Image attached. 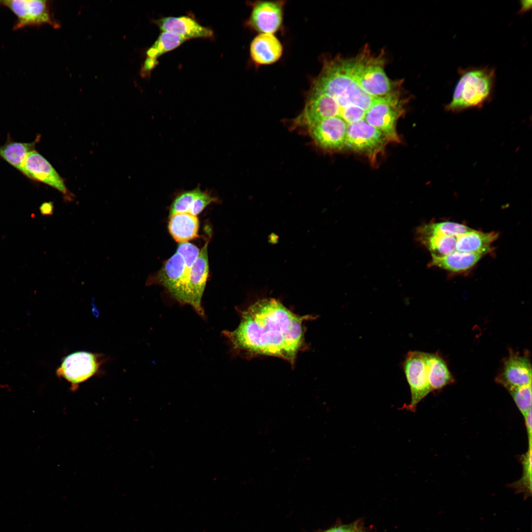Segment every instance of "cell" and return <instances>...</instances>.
I'll return each mask as SVG.
<instances>
[{"label":"cell","mask_w":532,"mask_h":532,"mask_svg":"<svg viewBox=\"0 0 532 532\" xmlns=\"http://www.w3.org/2000/svg\"><path fill=\"white\" fill-rule=\"evenodd\" d=\"M239 312L237 327L223 332L234 352L277 357L295 363L297 354L305 347L303 322L311 316L297 315L269 298L259 299Z\"/></svg>","instance_id":"1"},{"label":"cell","mask_w":532,"mask_h":532,"mask_svg":"<svg viewBox=\"0 0 532 532\" xmlns=\"http://www.w3.org/2000/svg\"><path fill=\"white\" fill-rule=\"evenodd\" d=\"M498 237L495 232L484 233L472 229L457 237L455 251L464 253H476L490 250L491 244Z\"/></svg>","instance_id":"21"},{"label":"cell","mask_w":532,"mask_h":532,"mask_svg":"<svg viewBox=\"0 0 532 532\" xmlns=\"http://www.w3.org/2000/svg\"><path fill=\"white\" fill-rule=\"evenodd\" d=\"M185 40V39L177 34L163 32L147 50L146 55L149 58L157 59L166 52L178 47Z\"/></svg>","instance_id":"25"},{"label":"cell","mask_w":532,"mask_h":532,"mask_svg":"<svg viewBox=\"0 0 532 532\" xmlns=\"http://www.w3.org/2000/svg\"><path fill=\"white\" fill-rule=\"evenodd\" d=\"M199 228L198 218L190 213H179L170 216L168 230L174 239L179 243L198 237Z\"/></svg>","instance_id":"19"},{"label":"cell","mask_w":532,"mask_h":532,"mask_svg":"<svg viewBox=\"0 0 532 532\" xmlns=\"http://www.w3.org/2000/svg\"><path fill=\"white\" fill-rule=\"evenodd\" d=\"M419 240L431 252L432 257H442L455 251L457 237L451 235H419Z\"/></svg>","instance_id":"23"},{"label":"cell","mask_w":532,"mask_h":532,"mask_svg":"<svg viewBox=\"0 0 532 532\" xmlns=\"http://www.w3.org/2000/svg\"><path fill=\"white\" fill-rule=\"evenodd\" d=\"M283 46L272 33H260L252 40L250 54L253 62L258 65L276 62L282 55Z\"/></svg>","instance_id":"17"},{"label":"cell","mask_w":532,"mask_h":532,"mask_svg":"<svg viewBox=\"0 0 532 532\" xmlns=\"http://www.w3.org/2000/svg\"><path fill=\"white\" fill-rule=\"evenodd\" d=\"M402 101L398 91L376 98L366 111L365 120L381 131L389 141L398 142L396 125L402 114Z\"/></svg>","instance_id":"5"},{"label":"cell","mask_w":532,"mask_h":532,"mask_svg":"<svg viewBox=\"0 0 532 532\" xmlns=\"http://www.w3.org/2000/svg\"><path fill=\"white\" fill-rule=\"evenodd\" d=\"M495 82V70L489 67L464 70L455 88L451 101L446 110L458 112L481 107L492 94Z\"/></svg>","instance_id":"3"},{"label":"cell","mask_w":532,"mask_h":532,"mask_svg":"<svg viewBox=\"0 0 532 532\" xmlns=\"http://www.w3.org/2000/svg\"><path fill=\"white\" fill-rule=\"evenodd\" d=\"M217 200L216 198L209 193L201 192L194 200L189 211L190 214L197 216L200 214L207 205Z\"/></svg>","instance_id":"30"},{"label":"cell","mask_w":532,"mask_h":532,"mask_svg":"<svg viewBox=\"0 0 532 532\" xmlns=\"http://www.w3.org/2000/svg\"><path fill=\"white\" fill-rule=\"evenodd\" d=\"M161 31L177 34L186 40L213 35L210 28L203 27L189 16L166 17L154 21Z\"/></svg>","instance_id":"16"},{"label":"cell","mask_w":532,"mask_h":532,"mask_svg":"<svg viewBox=\"0 0 532 532\" xmlns=\"http://www.w3.org/2000/svg\"><path fill=\"white\" fill-rule=\"evenodd\" d=\"M314 532H366L362 521L357 520L349 524H337L325 530Z\"/></svg>","instance_id":"31"},{"label":"cell","mask_w":532,"mask_h":532,"mask_svg":"<svg viewBox=\"0 0 532 532\" xmlns=\"http://www.w3.org/2000/svg\"><path fill=\"white\" fill-rule=\"evenodd\" d=\"M31 180L47 184L64 195L66 201H71L73 196L66 189L63 179L56 170L35 149L30 152L20 171Z\"/></svg>","instance_id":"11"},{"label":"cell","mask_w":532,"mask_h":532,"mask_svg":"<svg viewBox=\"0 0 532 532\" xmlns=\"http://www.w3.org/2000/svg\"><path fill=\"white\" fill-rule=\"evenodd\" d=\"M468 227L458 223L444 221L426 224L418 229L419 235H451L455 237L471 230Z\"/></svg>","instance_id":"24"},{"label":"cell","mask_w":532,"mask_h":532,"mask_svg":"<svg viewBox=\"0 0 532 532\" xmlns=\"http://www.w3.org/2000/svg\"><path fill=\"white\" fill-rule=\"evenodd\" d=\"M389 141L379 130L365 119L348 124L346 147L373 158L383 150Z\"/></svg>","instance_id":"8"},{"label":"cell","mask_w":532,"mask_h":532,"mask_svg":"<svg viewBox=\"0 0 532 532\" xmlns=\"http://www.w3.org/2000/svg\"><path fill=\"white\" fill-rule=\"evenodd\" d=\"M529 1H522V8L521 11H524L528 10L529 7H531V2L529 3Z\"/></svg>","instance_id":"36"},{"label":"cell","mask_w":532,"mask_h":532,"mask_svg":"<svg viewBox=\"0 0 532 532\" xmlns=\"http://www.w3.org/2000/svg\"><path fill=\"white\" fill-rule=\"evenodd\" d=\"M158 64L156 59L148 57L144 61L141 67V75L145 76Z\"/></svg>","instance_id":"33"},{"label":"cell","mask_w":532,"mask_h":532,"mask_svg":"<svg viewBox=\"0 0 532 532\" xmlns=\"http://www.w3.org/2000/svg\"><path fill=\"white\" fill-rule=\"evenodd\" d=\"M207 241L202 247L189 275L188 292L189 304L201 316L204 315L201 299L209 273Z\"/></svg>","instance_id":"15"},{"label":"cell","mask_w":532,"mask_h":532,"mask_svg":"<svg viewBox=\"0 0 532 532\" xmlns=\"http://www.w3.org/2000/svg\"><path fill=\"white\" fill-rule=\"evenodd\" d=\"M284 5L283 0L255 2L252 5L248 25L260 33L273 34L282 24Z\"/></svg>","instance_id":"13"},{"label":"cell","mask_w":532,"mask_h":532,"mask_svg":"<svg viewBox=\"0 0 532 532\" xmlns=\"http://www.w3.org/2000/svg\"><path fill=\"white\" fill-rule=\"evenodd\" d=\"M348 70L368 94L375 97L385 96L394 90V83L387 76L382 59L367 54L345 59Z\"/></svg>","instance_id":"4"},{"label":"cell","mask_w":532,"mask_h":532,"mask_svg":"<svg viewBox=\"0 0 532 532\" xmlns=\"http://www.w3.org/2000/svg\"><path fill=\"white\" fill-rule=\"evenodd\" d=\"M403 367L411 395V403L407 407L414 411L417 404L432 391L428 378L425 352L409 351Z\"/></svg>","instance_id":"9"},{"label":"cell","mask_w":532,"mask_h":532,"mask_svg":"<svg viewBox=\"0 0 532 532\" xmlns=\"http://www.w3.org/2000/svg\"><path fill=\"white\" fill-rule=\"evenodd\" d=\"M102 360L99 354L86 351L74 352L64 358L56 374L69 382L75 390L98 372Z\"/></svg>","instance_id":"7"},{"label":"cell","mask_w":532,"mask_h":532,"mask_svg":"<svg viewBox=\"0 0 532 532\" xmlns=\"http://www.w3.org/2000/svg\"><path fill=\"white\" fill-rule=\"evenodd\" d=\"M176 252L183 258L185 266V272L188 279L191 269L198 258L200 250L189 242L179 243Z\"/></svg>","instance_id":"29"},{"label":"cell","mask_w":532,"mask_h":532,"mask_svg":"<svg viewBox=\"0 0 532 532\" xmlns=\"http://www.w3.org/2000/svg\"><path fill=\"white\" fill-rule=\"evenodd\" d=\"M311 88L332 97L340 109L354 105L366 111L376 98L361 88L349 73L345 59L339 58L325 64Z\"/></svg>","instance_id":"2"},{"label":"cell","mask_w":532,"mask_h":532,"mask_svg":"<svg viewBox=\"0 0 532 532\" xmlns=\"http://www.w3.org/2000/svg\"><path fill=\"white\" fill-rule=\"evenodd\" d=\"M528 437L529 447H532V410L524 417Z\"/></svg>","instance_id":"34"},{"label":"cell","mask_w":532,"mask_h":532,"mask_svg":"<svg viewBox=\"0 0 532 532\" xmlns=\"http://www.w3.org/2000/svg\"><path fill=\"white\" fill-rule=\"evenodd\" d=\"M523 472L522 477L513 483L510 486L517 493H523L525 499L532 495V448L522 457Z\"/></svg>","instance_id":"26"},{"label":"cell","mask_w":532,"mask_h":532,"mask_svg":"<svg viewBox=\"0 0 532 532\" xmlns=\"http://www.w3.org/2000/svg\"><path fill=\"white\" fill-rule=\"evenodd\" d=\"M40 138V135H37L33 142H19L14 141L8 133L5 143L0 146V157L20 171L27 155L35 150Z\"/></svg>","instance_id":"22"},{"label":"cell","mask_w":532,"mask_h":532,"mask_svg":"<svg viewBox=\"0 0 532 532\" xmlns=\"http://www.w3.org/2000/svg\"><path fill=\"white\" fill-rule=\"evenodd\" d=\"M41 214L44 216L52 215L53 214L54 206L52 201L43 203L39 207Z\"/></svg>","instance_id":"35"},{"label":"cell","mask_w":532,"mask_h":532,"mask_svg":"<svg viewBox=\"0 0 532 532\" xmlns=\"http://www.w3.org/2000/svg\"><path fill=\"white\" fill-rule=\"evenodd\" d=\"M156 279L179 302L189 304V279L184 260L177 252L166 262Z\"/></svg>","instance_id":"10"},{"label":"cell","mask_w":532,"mask_h":532,"mask_svg":"<svg viewBox=\"0 0 532 532\" xmlns=\"http://www.w3.org/2000/svg\"><path fill=\"white\" fill-rule=\"evenodd\" d=\"M508 392L524 417L532 410V384L513 389Z\"/></svg>","instance_id":"28"},{"label":"cell","mask_w":532,"mask_h":532,"mask_svg":"<svg viewBox=\"0 0 532 532\" xmlns=\"http://www.w3.org/2000/svg\"><path fill=\"white\" fill-rule=\"evenodd\" d=\"M486 250L476 253H464L456 251L442 257H432L430 265L451 272H462L473 266L490 252Z\"/></svg>","instance_id":"18"},{"label":"cell","mask_w":532,"mask_h":532,"mask_svg":"<svg viewBox=\"0 0 532 532\" xmlns=\"http://www.w3.org/2000/svg\"><path fill=\"white\" fill-rule=\"evenodd\" d=\"M201 192L200 189L198 187L179 194L170 206L169 215L179 213H189L194 200Z\"/></svg>","instance_id":"27"},{"label":"cell","mask_w":532,"mask_h":532,"mask_svg":"<svg viewBox=\"0 0 532 532\" xmlns=\"http://www.w3.org/2000/svg\"><path fill=\"white\" fill-rule=\"evenodd\" d=\"M0 6L10 10L16 16L13 29L15 30L27 26H40L47 24L55 29L60 24L51 14L49 1L40 0H0Z\"/></svg>","instance_id":"6"},{"label":"cell","mask_w":532,"mask_h":532,"mask_svg":"<svg viewBox=\"0 0 532 532\" xmlns=\"http://www.w3.org/2000/svg\"><path fill=\"white\" fill-rule=\"evenodd\" d=\"M496 381L508 391L532 384V365L527 356L511 352L504 360Z\"/></svg>","instance_id":"14"},{"label":"cell","mask_w":532,"mask_h":532,"mask_svg":"<svg viewBox=\"0 0 532 532\" xmlns=\"http://www.w3.org/2000/svg\"><path fill=\"white\" fill-rule=\"evenodd\" d=\"M366 111L361 107L350 105L340 109V117L347 123L365 119Z\"/></svg>","instance_id":"32"},{"label":"cell","mask_w":532,"mask_h":532,"mask_svg":"<svg viewBox=\"0 0 532 532\" xmlns=\"http://www.w3.org/2000/svg\"><path fill=\"white\" fill-rule=\"evenodd\" d=\"M428 381L432 390H440L454 382L446 363L437 353H425Z\"/></svg>","instance_id":"20"},{"label":"cell","mask_w":532,"mask_h":532,"mask_svg":"<svg viewBox=\"0 0 532 532\" xmlns=\"http://www.w3.org/2000/svg\"><path fill=\"white\" fill-rule=\"evenodd\" d=\"M348 124L340 116L326 118L313 124L309 130L315 143L329 150H339L346 147Z\"/></svg>","instance_id":"12"}]
</instances>
